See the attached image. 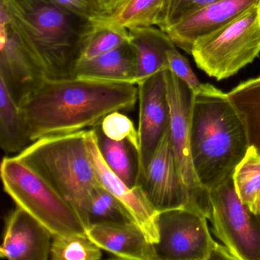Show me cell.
I'll use <instances>...</instances> for the list:
<instances>
[{
	"mask_svg": "<svg viewBox=\"0 0 260 260\" xmlns=\"http://www.w3.org/2000/svg\"><path fill=\"white\" fill-rule=\"evenodd\" d=\"M138 100V87L132 83L45 77L19 106L27 135L34 142L99 125L112 112L130 110Z\"/></svg>",
	"mask_w": 260,
	"mask_h": 260,
	"instance_id": "1",
	"label": "cell"
},
{
	"mask_svg": "<svg viewBox=\"0 0 260 260\" xmlns=\"http://www.w3.org/2000/svg\"><path fill=\"white\" fill-rule=\"evenodd\" d=\"M189 139L194 173L208 192L232 179L250 147L228 93L208 83L193 91Z\"/></svg>",
	"mask_w": 260,
	"mask_h": 260,
	"instance_id": "2",
	"label": "cell"
},
{
	"mask_svg": "<svg viewBox=\"0 0 260 260\" xmlns=\"http://www.w3.org/2000/svg\"><path fill=\"white\" fill-rule=\"evenodd\" d=\"M0 8L46 78H74L90 21L48 0H0Z\"/></svg>",
	"mask_w": 260,
	"mask_h": 260,
	"instance_id": "3",
	"label": "cell"
},
{
	"mask_svg": "<svg viewBox=\"0 0 260 260\" xmlns=\"http://www.w3.org/2000/svg\"><path fill=\"white\" fill-rule=\"evenodd\" d=\"M16 156L71 202L85 221L89 196L100 185L88 155L86 131L44 137Z\"/></svg>",
	"mask_w": 260,
	"mask_h": 260,
	"instance_id": "4",
	"label": "cell"
},
{
	"mask_svg": "<svg viewBox=\"0 0 260 260\" xmlns=\"http://www.w3.org/2000/svg\"><path fill=\"white\" fill-rule=\"evenodd\" d=\"M4 189L17 207L42 223L53 237H87L88 226L77 208L18 156L0 166Z\"/></svg>",
	"mask_w": 260,
	"mask_h": 260,
	"instance_id": "5",
	"label": "cell"
},
{
	"mask_svg": "<svg viewBox=\"0 0 260 260\" xmlns=\"http://www.w3.org/2000/svg\"><path fill=\"white\" fill-rule=\"evenodd\" d=\"M260 54V7L253 6L235 20L194 44L196 65L217 80L237 74Z\"/></svg>",
	"mask_w": 260,
	"mask_h": 260,
	"instance_id": "6",
	"label": "cell"
},
{
	"mask_svg": "<svg viewBox=\"0 0 260 260\" xmlns=\"http://www.w3.org/2000/svg\"><path fill=\"white\" fill-rule=\"evenodd\" d=\"M205 214L189 207L162 211L157 219V260L234 259L214 241Z\"/></svg>",
	"mask_w": 260,
	"mask_h": 260,
	"instance_id": "7",
	"label": "cell"
},
{
	"mask_svg": "<svg viewBox=\"0 0 260 260\" xmlns=\"http://www.w3.org/2000/svg\"><path fill=\"white\" fill-rule=\"evenodd\" d=\"M212 232L235 260H260V215L239 199L233 179L209 191Z\"/></svg>",
	"mask_w": 260,
	"mask_h": 260,
	"instance_id": "8",
	"label": "cell"
},
{
	"mask_svg": "<svg viewBox=\"0 0 260 260\" xmlns=\"http://www.w3.org/2000/svg\"><path fill=\"white\" fill-rule=\"evenodd\" d=\"M170 106V133L184 183L193 209L209 215V192L201 185L193 168L190 150V113L193 91L171 71H165Z\"/></svg>",
	"mask_w": 260,
	"mask_h": 260,
	"instance_id": "9",
	"label": "cell"
},
{
	"mask_svg": "<svg viewBox=\"0 0 260 260\" xmlns=\"http://www.w3.org/2000/svg\"><path fill=\"white\" fill-rule=\"evenodd\" d=\"M137 85L139 100V149L136 185H140L153 153L170 127V106L165 71L156 73Z\"/></svg>",
	"mask_w": 260,
	"mask_h": 260,
	"instance_id": "10",
	"label": "cell"
},
{
	"mask_svg": "<svg viewBox=\"0 0 260 260\" xmlns=\"http://www.w3.org/2000/svg\"><path fill=\"white\" fill-rule=\"evenodd\" d=\"M86 144L89 160L100 185L115 196L132 221L142 230L147 240L156 244L159 240L157 219L159 213L152 206L142 187L129 186L109 168L100 152L95 128L86 131Z\"/></svg>",
	"mask_w": 260,
	"mask_h": 260,
	"instance_id": "11",
	"label": "cell"
},
{
	"mask_svg": "<svg viewBox=\"0 0 260 260\" xmlns=\"http://www.w3.org/2000/svg\"><path fill=\"white\" fill-rule=\"evenodd\" d=\"M140 185L152 206L159 213L185 207L191 208L189 194L172 144L170 127L153 153Z\"/></svg>",
	"mask_w": 260,
	"mask_h": 260,
	"instance_id": "12",
	"label": "cell"
},
{
	"mask_svg": "<svg viewBox=\"0 0 260 260\" xmlns=\"http://www.w3.org/2000/svg\"><path fill=\"white\" fill-rule=\"evenodd\" d=\"M0 79L19 104L45 77L15 32L4 9H0Z\"/></svg>",
	"mask_w": 260,
	"mask_h": 260,
	"instance_id": "13",
	"label": "cell"
},
{
	"mask_svg": "<svg viewBox=\"0 0 260 260\" xmlns=\"http://www.w3.org/2000/svg\"><path fill=\"white\" fill-rule=\"evenodd\" d=\"M259 0H220L204 7L165 31L178 48L191 54L194 44L228 25Z\"/></svg>",
	"mask_w": 260,
	"mask_h": 260,
	"instance_id": "14",
	"label": "cell"
},
{
	"mask_svg": "<svg viewBox=\"0 0 260 260\" xmlns=\"http://www.w3.org/2000/svg\"><path fill=\"white\" fill-rule=\"evenodd\" d=\"M52 234L17 207L7 219L0 256L9 260H48Z\"/></svg>",
	"mask_w": 260,
	"mask_h": 260,
	"instance_id": "15",
	"label": "cell"
},
{
	"mask_svg": "<svg viewBox=\"0 0 260 260\" xmlns=\"http://www.w3.org/2000/svg\"><path fill=\"white\" fill-rule=\"evenodd\" d=\"M87 237L101 249L115 257L129 260H157L154 244L142 230L132 221H106L93 223Z\"/></svg>",
	"mask_w": 260,
	"mask_h": 260,
	"instance_id": "16",
	"label": "cell"
},
{
	"mask_svg": "<svg viewBox=\"0 0 260 260\" xmlns=\"http://www.w3.org/2000/svg\"><path fill=\"white\" fill-rule=\"evenodd\" d=\"M74 78L136 85L137 64L129 42L122 46L76 65Z\"/></svg>",
	"mask_w": 260,
	"mask_h": 260,
	"instance_id": "17",
	"label": "cell"
},
{
	"mask_svg": "<svg viewBox=\"0 0 260 260\" xmlns=\"http://www.w3.org/2000/svg\"><path fill=\"white\" fill-rule=\"evenodd\" d=\"M128 31L129 43L136 59V85L156 73L168 70L167 53L175 45L165 31L153 26Z\"/></svg>",
	"mask_w": 260,
	"mask_h": 260,
	"instance_id": "18",
	"label": "cell"
},
{
	"mask_svg": "<svg viewBox=\"0 0 260 260\" xmlns=\"http://www.w3.org/2000/svg\"><path fill=\"white\" fill-rule=\"evenodd\" d=\"M165 0H125L115 12L92 21L96 26H116L127 30L157 25Z\"/></svg>",
	"mask_w": 260,
	"mask_h": 260,
	"instance_id": "19",
	"label": "cell"
},
{
	"mask_svg": "<svg viewBox=\"0 0 260 260\" xmlns=\"http://www.w3.org/2000/svg\"><path fill=\"white\" fill-rule=\"evenodd\" d=\"M31 142L19 104L0 79V144L7 153H21Z\"/></svg>",
	"mask_w": 260,
	"mask_h": 260,
	"instance_id": "20",
	"label": "cell"
},
{
	"mask_svg": "<svg viewBox=\"0 0 260 260\" xmlns=\"http://www.w3.org/2000/svg\"><path fill=\"white\" fill-rule=\"evenodd\" d=\"M228 95L243 121L249 145L260 151V77L240 83Z\"/></svg>",
	"mask_w": 260,
	"mask_h": 260,
	"instance_id": "21",
	"label": "cell"
},
{
	"mask_svg": "<svg viewBox=\"0 0 260 260\" xmlns=\"http://www.w3.org/2000/svg\"><path fill=\"white\" fill-rule=\"evenodd\" d=\"M95 130L100 152L109 168L129 186L135 187L138 173V150L127 141L108 138L100 127H95Z\"/></svg>",
	"mask_w": 260,
	"mask_h": 260,
	"instance_id": "22",
	"label": "cell"
},
{
	"mask_svg": "<svg viewBox=\"0 0 260 260\" xmlns=\"http://www.w3.org/2000/svg\"><path fill=\"white\" fill-rule=\"evenodd\" d=\"M232 179L239 199L250 208L260 193V154L253 147L236 167Z\"/></svg>",
	"mask_w": 260,
	"mask_h": 260,
	"instance_id": "23",
	"label": "cell"
},
{
	"mask_svg": "<svg viewBox=\"0 0 260 260\" xmlns=\"http://www.w3.org/2000/svg\"><path fill=\"white\" fill-rule=\"evenodd\" d=\"M85 221L89 228L90 225L100 222L132 220L115 196L100 184L92 190L89 196L85 213Z\"/></svg>",
	"mask_w": 260,
	"mask_h": 260,
	"instance_id": "24",
	"label": "cell"
},
{
	"mask_svg": "<svg viewBox=\"0 0 260 260\" xmlns=\"http://www.w3.org/2000/svg\"><path fill=\"white\" fill-rule=\"evenodd\" d=\"M128 42L129 31L126 28L116 26H96L92 24V31L85 39L82 45L78 62L89 60L113 51Z\"/></svg>",
	"mask_w": 260,
	"mask_h": 260,
	"instance_id": "25",
	"label": "cell"
},
{
	"mask_svg": "<svg viewBox=\"0 0 260 260\" xmlns=\"http://www.w3.org/2000/svg\"><path fill=\"white\" fill-rule=\"evenodd\" d=\"M101 249L88 237H53L50 258L52 260H100Z\"/></svg>",
	"mask_w": 260,
	"mask_h": 260,
	"instance_id": "26",
	"label": "cell"
},
{
	"mask_svg": "<svg viewBox=\"0 0 260 260\" xmlns=\"http://www.w3.org/2000/svg\"><path fill=\"white\" fill-rule=\"evenodd\" d=\"M220 0H165L157 26L164 31L204 7Z\"/></svg>",
	"mask_w": 260,
	"mask_h": 260,
	"instance_id": "27",
	"label": "cell"
},
{
	"mask_svg": "<svg viewBox=\"0 0 260 260\" xmlns=\"http://www.w3.org/2000/svg\"><path fill=\"white\" fill-rule=\"evenodd\" d=\"M103 133L115 141H127L137 150L139 149L138 131L135 129L130 118L121 112H112L103 118L100 124Z\"/></svg>",
	"mask_w": 260,
	"mask_h": 260,
	"instance_id": "28",
	"label": "cell"
},
{
	"mask_svg": "<svg viewBox=\"0 0 260 260\" xmlns=\"http://www.w3.org/2000/svg\"><path fill=\"white\" fill-rule=\"evenodd\" d=\"M168 71H171L178 78L189 86L192 91L202 86L198 77L191 69L188 60L180 54L175 45L167 53Z\"/></svg>",
	"mask_w": 260,
	"mask_h": 260,
	"instance_id": "29",
	"label": "cell"
},
{
	"mask_svg": "<svg viewBox=\"0 0 260 260\" xmlns=\"http://www.w3.org/2000/svg\"><path fill=\"white\" fill-rule=\"evenodd\" d=\"M51 4L86 20H95L103 16L95 0H48Z\"/></svg>",
	"mask_w": 260,
	"mask_h": 260,
	"instance_id": "30",
	"label": "cell"
},
{
	"mask_svg": "<svg viewBox=\"0 0 260 260\" xmlns=\"http://www.w3.org/2000/svg\"><path fill=\"white\" fill-rule=\"evenodd\" d=\"M103 16L115 12L125 0H95Z\"/></svg>",
	"mask_w": 260,
	"mask_h": 260,
	"instance_id": "31",
	"label": "cell"
},
{
	"mask_svg": "<svg viewBox=\"0 0 260 260\" xmlns=\"http://www.w3.org/2000/svg\"><path fill=\"white\" fill-rule=\"evenodd\" d=\"M249 210L254 214L260 215V193Z\"/></svg>",
	"mask_w": 260,
	"mask_h": 260,
	"instance_id": "32",
	"label": "cell"
},
{
	"mask_svg": "<svg viewBox=\"0 0 260 260\" xmlns=\"http://www.w3.org/2000/svg\"><path fill=\"white\" fill-rule=\"evenodd\" d=\"M258 6H259V7H260V0H259V3H258Z\"/></svg>",
	"mask_w": 260,
	"mask_h": 260,
	"instance_id": "33",
	"label": "cell"
},
{
	"mask_svg": "<svg viewBox=\"0 0 260 260\" xmlns=\"http://www.w3.org/2000/svg\"><path fill=\"white\" fill-rule=\"evenodd\" d=\"M257 152H258V151H257ZM258 153H259V154H260V151H258Z\"/></svg>",
	"mask_w": 260,
	"mask_h": 260,
	"instance_id": "34",
	"label": "cell"
}]
</instances>
